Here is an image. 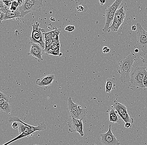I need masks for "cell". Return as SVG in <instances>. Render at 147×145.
Returning <instances> with one entry per match:
<instances>
[{"mask_svg": "<svg viewBox=\"0 0 147 145\" xmlns=\"http://www.w3.org/2000/svg\"><path fill=\"white\" fill-rule=\"evenodd\" d=\"M19 127V122H14L12 125V127L15 129H18Z\"/></svg>", "mask_w": 147, "mask_h": 145, "instance_id": "34", "label": "cell"}, {"mask_svg": "<svg viewBox=\"0 0 147 145\" xmlns=\"http://www.w3.org/2000/svg\"><path fill=\"white\" fill-rule=\"evenodd\" d=\"M45 53H46L47 55H53L55 56H60V55H59L57 52L54 51L52 49L50 48L47 50V51H46L45 52Z\"/></svg>", "mask_w": 147, "mask_h": 145, "instance_id": "29", "label": "cell"}, {"mask_svg": "<svg viewBox=\"0 0 147 145\" xmlns=\"http://www.w3.org/2000/svg\"><path fill=\"white\" fill-rule=\"evenodd\" d=\"M25 1L31 5L39 6L41 8L43 6V1L42 0H25Z\"/></svg>", "mask_w": 147, "mask_h": 145, "instance_id": "24", "label": "cell"}, {"mask_svg": "<svg viewBox=\"0 0 147 145\" xmlns=\"http://www.w3.org/2000/svg\"><path fill=\"white\" fill-rule=\"evenodd\" d=\"M123 22L122 21L113 20V24L110 26V31L113 32H116L118 31L120 26L122 25Z\"/></svg>", "mask_w": 147, "mask_h": 145, "instance_id": "21", "label": "cell"}, {"mask_svg": "<svg viewBox=\"0 0 147 145\" xmlns=\"http://www.w3.org/2000/svg\"><path fill=\"white\" fill-rule=\"evenodd\" d=\"M8 121L9 122H18L22 123L23 124H24V125L27 127V131L29 132L31 134H32L36 131H45L46 129V125L44 122L39 124V125L37 126H33L31 125H29L23 122L19 117H15V116L10 117L9 118Z\"/></svg>", "mask_w": 147, "mask_h": 145, "instance_id": "7", "label": "cell"}, {"mask_svg": "<svg viewBox=\"0 0 147 145\" xmlns=\"http://www.w3.org/2000/svg\"><path fill=\"white\" fill-rule=\"evenodd\" d=\"M44 52L45 51L44 49L41 47L40 45L34 43H31L30 52L28 55H31L32 56L35 57L39 61H42L43 60L42 55Z\"/></svg>", "mask_w": 147, "mask_h": 145, "instance_id": "9", "label": "cell"}, {"mask_svg": "<svg viewBox=\"0 0 147 145\" xmlns=\"http://www.w3.org/2000/svg\"><path fill=\"white\" fill-rule=\"evenodd\" d=\"M18 3H19V6H21L23 5L24 1H17Z\"/></svg>", "mask_w": 147, "mask_h": 145, "instance_id": "45", "label": "cell"}, {"mask_svg": "<svg viewBox=\"0 0 147 145\" xmlns=\"http://www.w3.org/2000/svg\"><path fill=\"white\" fill-rule=\"evenodd\" d=\"M60 33L61 29H58L57 28H55L54 30L51 32L47 33H43V35L44 34L45 35V41H48L49 39L51 38L54 34H57L59 35Z\"/></svg>", "mask_w": 147, "mask_h": 145, "instance_id": "19", "label": "cell"}, {"mask_svg": "<svg viewBox=\"0 0 147 145\" xmlns=\"http://www.w3.org/2000/svg\"><path fill=\"white\" fill-rule=\"evenodd\" d=\"M18 130L19 131V134H21L24 132L25 131H27V127L22 123L19 122V127Z\"/></svg>", "mask_w": 147, "mask_h": 145, "instance_id": "27", "label": "cell"}, {"mask_svg": "<svg viewBox=\"0 0 147 145\" xmlns=\"http://www.w3.org/2000/svg\"><path fill=\"white\" fill-rule=\"evenodd\" d=\"M5 15V14H4V13L0 12V20H1V23L2 21L4 20Z\"/></svg>", "mask_w": 147, "mask_h": 145, "instance_id": "37", "label": "cell"}, {"mask_svg": "<svg viewBox=\"0 0 147 145\" xmlns=\"http://www.w3.org/2000/svg\"><path fill=\"white\" fill-rule=\"evenodd\" d=\"M21 18V13L18 10L16 11H10L7 13L5 15L4 20H9V19H17Z\"/></svg>", "mask_w": 147, "mask_h": 145, "instance_id": "15", "label": "cell"}, {"mask_svg": "<svg viewBox=\"0 0 147 145\" xmlns=\"http://www.w3.org/2000/svg\"><path fill=\"white\" fill-rule=\"evenodd\" d=\"M131 29L133 32H135L136 30H137V27L136 26L134 25L132 26V27H131Z\"/></svg>", "mask_w": 147, "mask_h": 145, "instance_id": "41", "label": "cell"}, {"mask_svg": "<svg viewBox=\"0 0 147 145\" xmlns=\"http://www.w3.org/2000/svg\"><path fill=\"white\" fill-rule=\"evenodd\" d=\"M139 51V50L138 49L136 48V49H135V52H136V53H138Z\"/></svg>", "mask_w": 147, "mask_h": 145, "instance_id": "48", "label": "cell"}, {"mask_svg": "<svg viewBox=\"0 0 147 145\" xmlns=\"http://www.w3.org/2000/svg\"><path fill=\"white\" fill-rule=\"evenodd\" d=\"M122 2L123 1L122 0H116L112 5H110L107 8V9L106 10L107 11L115 13L117 10L118 9V7L122 3Z\"/></svg>", "mask_w": 147, "mask_h": 145, "instance_id": "20", "label": "cell"}, {"mask_svg": "<svg viewBox=\"0 0 147 145\" xmlns=\"http://www.w3.org/2000/svg\"><path fill=\"white\" fill-rule=\"evenodd\" d=\"M146 70L144 66L133 67L130 74L129 84L136 87L144 88L143 81Z\"/></svg>", "mask_w": 147, "mask_h": 145, "instance_id": "2", "label": "cell"}, {"mask_svg": "<svg viewBox=\"0 0 147 145\" xmlns=\"http://www.w3.org/2000/svg\"><path fill=\"white\" fill-rule=\"evenodd\" d=\"M143 66L146 68L147 69V59H143Z\"/></svg>", "mask_w": 147, "mask_h": 145, "instance_id": "40", "label": "cell"}, {"mask_svg": "<svg viewBox=\"0 0 147 145\" xmlns=\"http://www.w3.org/2000/svg\"><path fill=\"white\" fill-rule=\"evenodd\" d=\"M136 60V56L133 53H131L127 56L124 57L120 61L118 73L120 75L119 79L123 84L129 83L133 63Z\"/></svg>", "mask_w": 147, "mask_h": 145, "instance_id": "1", "label": "cell"}, {"mask_svg": "<svg viewBox=\"0 0 147 145\" xmlns=\"http://www.w3.org/2000/svg\"><path fill=\"white\" fill-rule=\"evenodd\" d=\"M49 42V44H50V45H52V43H53V40L51 38H50V39H49L48 40Z\"/></svg>", "mask_w": 147, "mask_h": 145, "instance_id": "46", "label": "cell"}, {"mask_svg": "<svg viewBox=\"0 0 147 145\" xmlns=\"http://www.w3.org/2000/svg\"><path fill=\"white\" fill-rule=\"evenodd\" d=\"M50 20L52 22H55L56 21V19H55V18H54V17H51Z\"/></svg>", "mask_w": 147, "mask_h": 145, "instance_id": "47", "label": "cell"}, {"mask_svg": "<svg viewBox=\"0 0 147 145\" xmlns=\"http://www.w3.org/2000/svg\"><path fill=\"white\" fill-rule=\"evenodd\" d=\"M125 16V12L124 9V7L122 6L119 9L117 10L115 13L114 20L122 21L123 22Z\"/></svg>", "mask_w": 147, "mask_h": 145, "instance_id": "17", "label": "cell"}, {"mask_svg": "<svg viewBox=\"0 0 147 145\" xmlns=\"http://www.w3.org/2000/svg\"><path fill=\"white\" fill-rule=\"evenodd\" d=\"M59 35L54 34L51 38H52L53 40H54V39H56V38L59 37Z\"/></svg>", "mask_w": 147, "mask_h": 145, "instance_id": "42", "label": "cell"}, {"mask_svg": "<svg viewBox=\"0 0 147 145\" xmlns=\"http://www.w3.org/2000/svg\"><path fill=\"white\" fill-rule=\"evenodd\" d=\"M3 2L4 3L5 5L10 9L11 6L12 5L13 1H3Z\"/></svg>", "mask_w": 147, "mask_h": 145, "instance_id": "31", "label": "cell"}, {"mask_svg": "<svg viewBox=\"0 0 147 145\" xmlns=\"http://www.w3.org/2000/svg\"><path fill=\"white\" fill-rule=\"evenodd\" d=\"M77 9L78 10V11L82 12L84 10V7L82 5H78L77 7Z\"/></svg>", "mask_w": 147, "mask_h": 145, "instance_id": "36", "label": "cell"}, {"mask_svg": "<svg viewBox=\"0 0 147 145\" xmlns=\"http://www.w3.org/2000/svg\"><path fill=\"white\" fill-rule=\"evenodd\" d=\"M125 127L126 128H130L132 127V124L130 123H125Z\"/></svg>", "mask_w": 147, "mask_h": 145, "instance_id": "39", "label": "cell"}, {"mask_svg": "<svg viewBox=\"0 0 147 145\" xmlns=\"http://www.w3.org/2000/svg\"><path fill=\"white\" fill-rule=\"evenodd\" d=\"M116 81L115 78H108L106 80L105 84V91L106 93H110L113 89L115 88Z\"/></svg>", "mask_w": 147, "mask_h": 145, "instance_id": "16", "label": "cell"}, {"mask_svg": "<svg viewBox=\"0 0 147 145\" xmlns=\"http://www.w3.org/2000/svg\"><path fill=\"white\" fill-rule=\"evenodd\" d=\"M143 84L144 85V88H147V71H146L145 73V77H144V79H143Z\"/></svg>", "mask_w": 147, "mask_h": 145, "instance_id": "33", "label": "cell"}, {"mask_svg": "<svg viewBox=\"0 0 147 145\" xmlns=\"http://www.w3.org/2000/svg\"><path fill=\"white\" fill-rule=\"evenodd\" d=\"M10 11V9H9L3 2V1H0V11L1 12L4 13V14H7Z\"/></svg>", "mask_w": 147, "mask_h": 145, "instance_id": "25", "label": "cell"}, {"mask_svg": "<svg viewBox=\"0 0 147 145\" xmlns=\"http://www.w3.org/2000/svg\"><path fill=\"white\" fill-rule=\"evenodd\" d=\"M60 43H55L53 42L52 45L50 46V47L54 51L57 52L59 55H60Z\"/></svg>", "mask_w": 147, "mask_h": 145, "instance_id": "26", "label": "cell"}, {"mask_svg": "<svg viewBox=\"0 0 147 145\" xmlns=\"http://www.w3.org/2000/svg\"><path fill=\"white\" fill-rule=\"evenodd\" d=\"M67 111L71 117L75 119L83 120L86 116V111L81 106L73 102L71 97L67 100Z\"/></svg>", "mask_w": 147, "mask_h": 145, "instance_id": "3", "label": "cell"}, {"mask_svg": "<svg viewBox=\"0 0 147 145\" xmlns=\"http://www.w3.org/2000/svg\"><path fill=\"white\" fill-rule=\"evenodd\" d=\"M12 5H13L14 6L17 8L19 7V3H18L17 1H13L12 3Z\"/></svg>", "mask_w": 147, "mask_h": 145, "instance_id": "38", "label": "cell"}, {"mask_svg": "<svg viewBox=\"0 0 147 145\" xmlns=\"http://www.w3.org/2000/svg\"><path fill=\"white\" fill-rule=\"evenodd\" d=\"M106 1L105 0H100V4L101 5H104Z\"/></svg>", "mask_w": 147, "mask_h": 145, "instance_id": "44", "label": "cell"}, {"mask_svg": "<svg viewBox=\"0 0 147 145\" xmlns=\"http://www.w3.org/2000/svg\"><path fill=\"white\" fill-rule=\"evenodd\" d=\"M82 120L72 118L69 123V131L71 133L76 132L78 125L83 122Z\"/></svg>", "mask_w": 147, "mask_h": 145, "instance_id": "14", "label": "cell"}, {"mask_svg": "<svg viewBox=\"0 0 147 145\" xmlns=\"http://www.w3.org/2000/svg\"><path fill=\"white\" fill-rule=\"evenodd\" d=\"M76 132H78V133H79L81 137L84 136V133L83 131V122L81 123L78 125Z\"/></svg>", "mask_w": 147, "mask_h": 145, "instance_id": "28", "label": "cell"}, {"mask_svg": "<svg viewBox=\"0 0 147 145\" xmlns=\"http://www.w3.org/2000/svg\"><path fill=\"white\" fill-rule=\"evenodd\" d=\"M101 142L104 145H119V140L113 134L111 131V125L109 126V130L107 133L100 134Z\"/></svg>", "mask_w": 147, "mask_h": 145, "instance_id": "6", "label": "cell"}, {"mask_svg": "<svg viewBox=\"0 0 147 145\" xmlns=\"http://www.w3.org/2000/svg\"><path fill=\"white\" fill-rule=\"evenodd\" d=\"M102 52L104 54H107L110 52V49L107 47H104L102 49Z\"/></svg>", "mask_w": 147, "mask_h": 145, "instance_id": "35", "label": "cell"}, {"mask_svg": "<svg viewBox=\"0 0 147 145\" xmlns=\"http://www.w3.org/2000/svg\"><path fill=\"white\" fill-rule=\"evenodd\" d=\"M0 108L1 111L6 114H11V108L9 101L0 100Z\"/></svg>", "mask_w": 147, "mask_h": 145, "instance_id": "12", "label": "cell"}, {"mask_svg": "<svg viewBox=\"0 0 147 145\" xmlns=\"http://www.w3.org/2000/svg\"><path fill=\"white\" fill-rule=\"evenodd\" d=\"M137 27V43L136 45V48L147 55V32L142 28L140 23L136 24Z\"/></svg>", "mask_w": 147, "mask_h": 145, "instance_id": "4", "label": "cell"}, {"mask_svg": "<svg viewBox=\"0 0 147 145\" xmlns=\"http://www.w3.org/2000/svg\"><path fill=\"white\" fill-rule=\"evenodd\" d=\"M115 13L111 12L109 11H106V22L104 27L103 29V32H110V24L112 21L114 19Z\"/></svg>", "mask_w": 147, "mask_h": 145, "instance_id": "11", "label": "cell"}, {"mask_svg": "<svg viewBox=\"0 0 147 145\" xmlns=\"http://www.w3.org/2000/svg\"><path fill=\"white\" fill-rule=\"evenodd\" d=\"M30 135H31V134H30L29 132L27 130V131L24 132L22 134H19L18 136L16 137L15 138H13L12 140H10V141H9V142L5 143V144L3 145H9L11 144L13 142H15V141H16V140L21 139V138H24L25 137L28 136H30Z\"/></svg>", "mask_w": 147, "mask_h": 145, "instance_id": "22", "label": "cell"}, {"mask_svg": "<svg viewBox=\"0 0 147 145\" xmlns=\"http://www.w3.org/2000/svg\"><path fill=\"white\" fill-rule=\"evenodd\" d=\"M41 7L28 4L24 1L23 5L21 6H19L17 10L20 12L21 13V18L24 17L25 16L28 14L29 13L33 11H40L41 10Z\"/></svg>", "mask_w": 147, "mask_h": 145, "instance_id": "8", "label": "cell"}, {"mask_svg": "<svg viewBox=\"0 0 147 145\" xmlns=\"http://www.w3.org/2000/svg\"><path fill=\"white\" fill-rule=\"evenodd\" d=\"M55 79V75L53 74L49 75L37 80L36 84L40 87H47L51 85Z\"/></svg>", "mask_w": 147, "mask_h": 145, "instance_id": "10", "label": "cell"}, {"mask_svg": "<svg viewBox=\"0 0 147 145\" xmlns=\"http://www.w3.org/2000/svg\"><path fill=\"white\" fill-rule=\"evenodd\" d=\"M32 26L33 28L30 37L31 43L38 44L45 50V43L43 40V33L45 30L40 28V24L37 22L32 24Z\"/></svg>", "mask_w": 147, "mask_h": 145, "instance_id": "5", "label": "cell"}, {"mask_svg": "<svg viewBox=\"0 0 147 145\" xmlns=\"http://www.w3.org/2000/svg\"><path fill=\"white\" fill-rule=\"evenodd\" d=\"M3 100L6 101H9V99L7 98V96L2 92H0V100Z\"/></svg>", "mask_w": 147, "mask_h": 145, "instance_id": "32", "label": "cell"}, {"mask_svg": "<svg viewBox=\"0 0 147 145\" xmlns=\"http://www.w3.org/2000/svg\"><path fill=\"white\" fill-rule=\"evenodd\" d=\"M112 108L114 109L117 112L120 117L124 112L127 111V108L124 104L119 103L116 100L114 101L113 105L112 106Z\"/></svg>", "mask_w": 147, "mask_h": 145, "instance_id": "13", "label": "cell"}, {"mask_svg": "<svg viewBox=\"0 0 147 145\" xmlns=\"http://www.w3.org/2000/svg\"><path fill=\"white\" fill-rule=\"evenodd\" d=\"M117 112L113 108H112L109 113V117H110V122L113 123H119V118L117 116Z\"/></svg>", "mask_w": 147, "mask_h": 145, "instance_id": "18", "label": "cell"}, {"mask_svg": "<svg viewBox=\"0 0 147 145\" xmlns=\"http://www.w3.org/2000/svg\"><path fill=\"white\" fill-rule=\"evenodd\" d=\"M53 42L55 43H59V37L53 40Z\"/></svg>", "mask_w": 147, "mask_h": 145, "instance_id": "43", "label": "cell"}, {"mask_svg": "<svg viewBox=\"0 0 147 145\" xmlns=\"http://www.w3.org/2000/svg\"><path fill=\"white\" fill-rule=\"evenodd\" d=\"M120 117L123 119V121L125 123H130L131 124L134 123V119L132 118V117H130V115H129L128 113H127V111L124 112L121 115Z\"/></svg>", "mask_w": 147, "mask_h": 145, "instance_id": "23", "label": "cell"}, {"mask_svg": "<svg viewBox=\"0 0 147 145\" xmlns=\"http://www.w3.org/2000/svg\"><path fill=\"white\" fill-rule=\"evenodd\" d=\"M75 30V26H67L65 28V30L67 32H71Z\"/></svg>", "mask_w": 147, "mask_h": 145, "instance_id": "30", "label": "cell"}]
</instances>
